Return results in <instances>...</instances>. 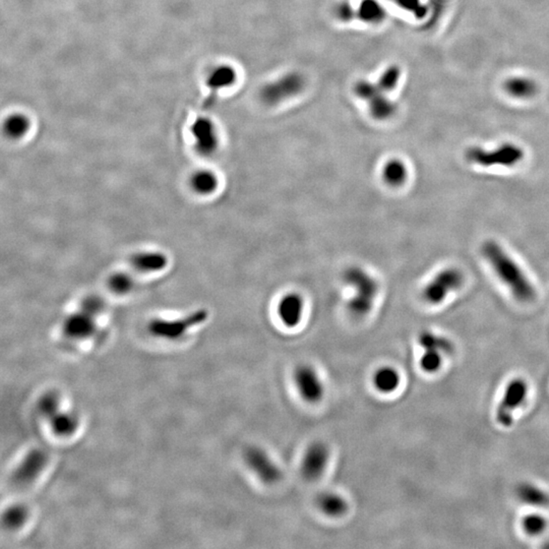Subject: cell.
<instances>
[{"instance_id":"23","label":"cell","mask_w":549,"mask_h":549,"mask_svg":"<svg viewBox=\"0 0 549 549\" xmlns=\"http://www.w3.org/2000/svg\"><path fill=\"white\" fill-rule=\"evenodd\" d=\"M65 330L73 337H84L91 333L93 330L91 314L85 312V314L73 316L66 323Z\"/></svg>"},{"instance_id":"26","label":"cell","mask_w":549,"mask_h":549,"mask_svg":"<svg viewBox=\"0 0 549 549\" xmlns=\"http://www.w3.org/2000/svg\"><path fill=\"white\" fill-rule=\"evenodd\" d=\"M400 79H401V68L397 65H390L383 70L376 84L383 93L387 94L396 89Z\"/></svg>"},{"instance_id":"31","label":"cell","mask_w":549,"mask_h":549,"mask_svg":"<svg viewBox=\"0 0 549 549\" xmlns=\"http://www.w3.org/2000/svg\"><path fill=\"white\" fill-rule=\"evenodd\" d=\"M523 526H524L527 533L532 535L539 534L545 528L546 522L541 516L530 515L527 516L524 521H523Z\"/></svg>"},{"instance_id":"3","label":"cell","mask_w":549,"mask_h":549,"mask_svg":"<svg viewBox=\"0 0 549 549\" xmlns=\"http://www.w3.org/2000/svg\"><path fill=\"white\" fill-rule=\"evenodd\" d=\"M307 79L302 73L287 72L267 82L260 89V101L267 106H277L297 98L304 93Z\"/></svg>"},{"instance_id":"7","label":"cell","mask_w":549,"mask_h":549,"mask_svg":"<svg viewBox=\"0 0 549 549\" xmlns=\"http://www.w3.org/2000/svg\"><path fill=\"white\" fill-rule=\"evenodd\" d=\"M294 383L300 397L307 403L316 404L325 396V385L316 368L302 364L294 371Z\"/></svg>"},{"instance_id":"4","label":"cell","mask_w":549,"mask_h":549,"mask_svg":"<svg viewBox=\"0 0 549 549\" xmlns=\"http://www.w3.org/2000/svg\"><path fill=\"white\" fill-rule=\"evenodd\" d=\"M466 158L471 163L482 167H512L523 160L524 151L519 146L511 143L503 144L494 150L473 146L468 149Z\"/></svg>"},{"instance_id":"27","label":"cell","mask_w":549,"mask_h":549,"mask_svg":"<svg viewBox=\"0 0 549 549\" xmlns=\"http://www.w3.org/2000/svg\"><path fill=\"white\" fill-rule=\"evenodd\" d=\"M442 366L441 352L437 350H425L420 358V366L427 373H435Z\"/></svg>"},{"instance_id":"11","label":"cell","mask_w":549,"mask_h":549,"mask_svg":"<svg viewBox=\"0 0 549 549\" xmlns=\"http://www.w3.org/2000/svg\"><path fill=\"white\" fill-rule=\"evenodd\" d=\"M304 307V297L299 293L288 292L279 300L277 314L286 328L294 329L302 323Z\"/></svg>"},{"instance_id":"17","label":"cell","mask_w":549,"mask_h":549,"mask_svg":"<svg viewBox=\"0 0 549 549\" xmlns=\"http://www.w3.org/2000/svg\"><path fill=\"white\" fill-rule=\"evenodd\" d=\"M400 380L399 373L392 366H382L376 369L373 376V387L383 394L395 392L399 387Z\"/></svg>"},{"instance_id":"10","label":"cell","mask_w":549,"mask_h":549,"mask_svg":"<svg viewBox=\"0 0 549 549\" xmlns=\"http://www.w3.org/2000/svg\"><path fill=\"white\" fill-rule=\"evenodd\" d=\"M526 394L527 385L524 380H515L508 385L496 411V420L499 425L506 427L512 425L513 411L523 403Z\"/></svg>"},{"instance_id":"24","label":"cell","mask_w":549,"mask_h":549,"mask_svg":"<svg viewBox=\"0 0 549 549\" xmlns=\"http://www.w3.org/2000/svg\"><path fill=\"white\" fill-rule=\"evenodd\" d=\"M420 346L425 350H437L442 353H452L453 344L448 339L430 332H422L418 337Z\"/></svg>"},{"instance_id":"15","label":"cell","mask_w":549,"mask_h":549,"mask_svg":"<svg viewBox=\"0 0 549 549\" xmlns=\"http://www.w3.org/2000/svg\"><path fill=\"white\" fill-rule=\"evenodd\" d=\"M316 503L319 510L329 517H341L348 511L346 499L333 491L323 492L319 494Z\"/></svg>"},{"instance_id":"22","label":"cell","mask_w":549,"mask_h":549,"mask_svg":"<svg viewBox=\"0 0 549 549\" xmlns=\"http://www.w3.org/2000/svg\"><path fill=\"white\" fill-rule=\"evenodd\" d=\"M517 494L521 501L532 506H549V494L531 484H522L518 486Z\"/></svg>"},{"instance_id":"13","label":"cell","mask_w":549,"mask_h":549,"mask_svg":"<svg viewBox=\"0 0 549 549\" xmlns=\"http://www.w3.org/2000/svg\"><path fill=\"white\" fill-rule=\"evenodd\" d=\"M238 70L230 65H220L208 75L207 87L210 94L215 95L222 90L233 87L238 82Z\"/></svg>"},{"instance_id":"19","label":"cell","mask_w":549,"mask_h":549,"mask_svg":"<svg viewBox=\"0 0 549 549\" xmlns=\"http://www.w3.org/2000/svg\"><path fill=\"white\" fill-rule=\"evenodd\" d=\"M505 91L517 99H529L537 93V85L533 80L524 77L510 78L503 85Z\"/></svg>"},{"instance_id":"8","label":"cell","mask_w":549,"mask_h":549,"mask_svg":"<svg viewBox=\"0 0 549 549\" xmlns=\"http://www.w3.org/2000/svg\"><path fill=\"white\" fill-rule=\"evenodd\" d=\"M331 452L324 442H314L305 449L302 461V476L314 481L323 476L330 461Z\"/></svg>"},{"instance_id":"30","label":"cell","mask_w":549,"mask_h":549,"mask_svg":"<svg viewBox=\"0 0 549 549\" xmlns=\"http://www.w3.org/2000/svg\"><path fill=\"white\" fill-rule=\"evenodd\" d=\"M393 1L417 18H423L427 16V8L421 2V0H393Z\"/></svg>"},{"instance_id":"14","label":"cell","mask_w":549,"mask_h":549,"mask_svg":"<svg viewBox=\"0 0 549 549\" xmlns=\"http://www.w3.org/2000/svg\"><path fill=\"white\" fill-rule=\"evenodd\" d=\"M383 181L390 188H400L408 178V168L403 161L398 158L388 160L382 167Z\"/></svg>"},{"instance_id":"16","label":"cell","mask_w":549,"mask_h":549,"mask_svg":"<svg viewBox=\"0 0 549 549\" xmlns=\"http://www.w3.org/2000/svg\"><path fill=\"white\" fill-rule=\"evenodd\" d=\"M355 11L358 20L369 25L382 23L387 16V11L378 0H361Z\"/></svg>"},{"instance_id":"12","label":"cell","mask_w":549,"mask_h":549,"mask_svg":"<svg viewBox=\"0 0 549 549\" xmlns=\"http://www.w3.org/2000/svg\"><path fill=\"white\" fill-rule=\"evenodd\" d=\"M208 312L198 311L193 312L191 316L177 321H156L151 325V331L155 335L161 337L175 338L186 333L191 326L198 325L207 319Z\"/></svg>"},{"instance_id":"20","label":"cell","mask_w":549,"mask_h":549,"mask_svg":"<svg viewBox=\"0 0 549 549\" xmlns=\"http://www.w3.org/2000/svg\"><path fill=\"white\" fill-rule=\"evenodd\" d=\"M191 186L196 193L203 196L212 195L219 186V179L214 172L210 170H201L191 177Z\"/></svg>"},{"instance_id":"2","label":"cell","mask_w":549,"mask_h":549,"mask_svg":"<svg viewBox=\"0 0 549 549\" xmlns=\"http://www.w3.org/2000/svg\"><path fill=\"white\" fill-rule=\"evenodd\" d=\"M343 281L351 289V295L346 304L348 314L354 319L366 318L373 311L380 292L378 281L364 267L359 266L345 270Z\"/></svg>"},{"instance_id":"9","label":"cell","mask_w":549,"mask_h":549,"mask_svg":"<svg viewBox=\"0 0 549 549\" xmlns=\"http://www.w3.org/2000/svg\"><path fill=\"white\" fill-rule=\"evenodd\" d=\"M196 151L203 156L213 155L219 148V134L216 124L209 117L196 118L191 127Z\"/></svg>"},{"instance_id":"6","label":"cell","mask_w":549,"mask_h":549,"mask_svg":"<svg viewBox=\"0 0 549 549\" xmlns=\"http://www.w3.org/2000/svg\"><path fill=\"white\" fill-rule=\"evenodd\" d=\"M245 462L260 481L274 484L282 479V471L264 449L250 446L245 451Z\"/></svg>"},{"instance_id":"21","label":"cell","mask_w":549,"mask_h":549,"mask_svg":"<svg viewBox=\"0 0 549 549\" xmlns=\"http://www.w3.org/2000/svg\"><path fill=\"white\" fill-rule=\"evenodd\" d=\"M134 266L143 272L160 271L166 266L167 260L159 252H142L132 259Z\"/></svg>"},{"instance_id":"18","label":"cell","mask_w":549,"mask_h":549,"mask_svg":"<svg viewBox=\"0 0 549 549\" xmlns=\"http://www.w3.org/2000/svg\"><path fill=\"white\" fill-rule=\"evenodd\" d=\"M368 112L378 122L389 120L396 113V104L390 100L385 93L380 92L368 102Z\"/></svg>"},{"instance_id":"28","label":"cell","mask_w":549,"mask_h":549,"mask_svg":"<svg viewBox=\"0 0 549 549\" xmlns=\"http://www.w3.org/2000/svg\"><path fill=\"white\" fill-rule=\"evenodd\" d=\"M383 92L378 87L376 82H371L368 80H359L355 84L354 94L361 100L368 102L373 99L375 95Z\"/></svg>"},{"instance_id":"1","label":"cell","mask_w":549,"mask_h":549,"mask_svg":"<svg viewBox=\"0 0 549 549\" xmlns=\"http://www.w3.org/2000/svg\"><path fill=\"white\" fill-rule=\"evenodd\" d=\"M482 253L499 279L508 286L513 297L523 302H531L535 290L521 267L496 241H486Z\"/></svg>"},{"instance_id":"29","label":"cell","mask_w":549,"mask_h":549,"mask_svg":"<svg viewBox=\"0 0 549 549\" xmlns=\"http://www.w3.org/2000/svg\"><path fill=\"white\" fill-rule=\"evenodd\" d=\"M42 461H43V458H42V456L40 455V454H32V456L23 463L22 468H21L20 473H18L21 479H31V478L33 477V475L36 474L38 470L41 467Z\"/></svg>"},{"instance_id":"32","label":"cell","mask_w":549,"mask_h":549,"mask_svg":"<svg viewBox=\"0 0 549 549\" xmlns=\"http://www.w3.org/2000/svg\"><path fill=\"white\" fill-rule=\"evenodd\" d=\"M110 286L115 292L124 293L132 287V279L124 274H114L111 278Z\"/></svg>"},{"instance_id":"5","label":"cell","mask_w":549,"mask_h":549,"mask_svg":"<svg viewBox=\"0 0 549 549\" xmlns=\"http://www.w3.org/2000/svg\"><path fill=\"white\" fill-rule=\"evenodd\" d=\"M463 274L459 270L449 267L435 274L423 289L422 297L427 304H442L449 293L462 286Z\"/></svg>"},{"instance_id":"25","label":"cell","mask_w":549,"mask_h":549,"mask_svg":"<svg viewBox=\"0 0 549 549\" xmlns=\"http://www.w3.org/2000/svg\"><path fill=\"white\" fill-rule=\"evenodd\" d=\"M30 129V120L27 116L16 113L8 117L4 122V130L9 137L13 139H20L27 134Z\"/></svg>"}]
</instances>
